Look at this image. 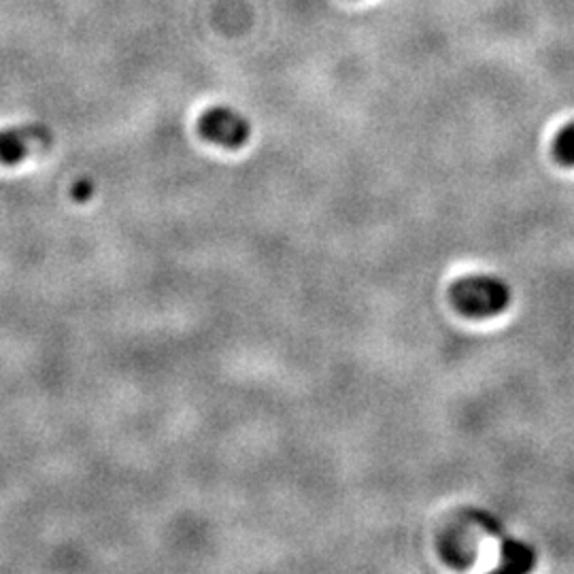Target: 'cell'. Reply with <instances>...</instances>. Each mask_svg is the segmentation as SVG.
Returning <instances> with one entry per match:
<instances>
[{
  "instance_id": "cell-1",
  "label": "cell",
  "mask_w": 574,
  "mask_h": 574,
  "mask_svg": "<svg viewBox=\"0 0 574 574\" xmlns=\"http://www.w3.org/2000/svg\"><path fill=\"white\" fill-rule=\"evenodd\" d=\"M452 302L466 318L486 320L509 307L511 287L493 275H470L453 284Z\"/></svg>"
},
{
  "instance_id": "cell-2",
  "label": "cell",
  "mask_w": 574,
  "mask_h": 574,
  "mask_svg": "<svg viewBox=\"0 0 574 574\" xmlns=\"http://www.w3.org/2000/svg\"><path fill=\"white\" fill-rule=\"evenodd\" d=\"M199 130L206 141L226 147L239 150L243 147L251 134V125L246 116L230 107H211L199 120Z\"/></svg>"
},
{
  "instance_id": "cell-3",
  "label": "cell",
  "mask_w": 574,
  "mask_h": 574,
  "mask_svg": "<svg viewBox=\"0 0 574 574\" xmlns=\"http://www.w3.org/2000/svg\"><path fill=\"white\" fill-rule=\"evenodd\" d=\"M51 143V132L43 125H20L0 130V165H20L35 150Z\"/></svg>"
},
{
  "instance_id": "cell-4",
  "label": "cell",
  "mask_w": 574,
  "mask_h": 574,
  "mask_svg": "<svg viewBox=\"0 0 574 574\" xmlns=\"http://www.w3.org/2000/svg\"><path fill=\"white\" fill-rule=\"evenodd\" d=\"M553 154L564 166H574V122L564 125L553 143Z\"/></svg>"
},
{
  "instance_id": "cell-5",
  "label": "cell",
  "mask_w": 574,
  "mask_h": 574,
  "mask_svg": "<svg viewBox=\"0 0 574 574\" xmlns=\"http://www.w3.org/2000/svg\"><path fill=\"white\" fill-rule=\"evenodd\" d=\"M504 562H506V566H511V569L526 571V569L533 566V551H530L528 547H524V545L511 542V545H506V549H504Z\"/></svg>"
},
{
  "instance_id": "cell-6",
  "label": "cell",
  "mask_w": 574,
  "mask_h": 574,
  "mask_svg": "<svg viewBox=\"0 0 574 574\" xmlns=\"http://www.w3.org/2000/svg\"><path fill=\"white\" fill-rule=\"evenodd\" d=\"M92 192H94V183L87 181V179H85V181H80V183L73 188V196H75V201H80V203L89 201Z\"/></svg>"
}]
</instances>
